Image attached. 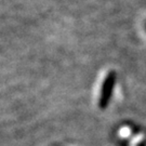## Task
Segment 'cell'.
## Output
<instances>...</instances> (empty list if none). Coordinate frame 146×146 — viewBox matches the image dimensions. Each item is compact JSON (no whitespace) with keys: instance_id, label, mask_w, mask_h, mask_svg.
<instances>
[{"instance_id":"6da1fadb","label":"cell","mask_w":146,"mask_h":146,"mask_svg":"<svg viewBox=\"0 0 146 146\" xmlns=\"http://www.w3.org/2000/svg\"><path fill=\"white\" fill-rule=\"evenodd\" d=\"M114 82H115V74L110 73L107 75V77L105 79L104 84H103V89H102V95H101V100H100V107L104 108L108 100H110L111 90L114 87Z\"/></svg>"},{"instance_id":"7a4b0ae2","label":"cell","mask_w":146,"mask_h":146,"mask_svg":"<svg viewBox=\"0 0 146 146\" xmlns=\"http://www.w3.org/2000/svg\"><path fill=\"white\" fill-rule=\"evenodd\" d=\"M119 134L121 137H127V136H129V134H130V130L128 128H123V129L120 130Z\"/></svg>"}]
</instances>
